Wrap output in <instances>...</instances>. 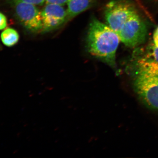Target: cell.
Wrapping results in <instances>:
<instances>
[{
    "instance_id": "obj_12",
    "label": "cell",
    "mask_w": 158,
    "mask_h": 158,
    "mask_svg": "<svg viewBox=\"0 0 158 158\" xmlns=\"http://www.w3.org/2000/svg\"><path fill=\"white\" fill-rule=\"evenodd\" d=\"M7 24V18L4 14L0 12V30L6 28Z\"/></svg>"
},
{
    "instance_id": "obj_6",
    "label": "cell",
    "mask_w": 158,
    "mask_h": 158,
    "mask_svg": "<svg viewBox=\"0 0 158 158\" xmlns=\"http://www.w3.org/2000/svg\"><path fill=\"white\" fill-rule=\"evenodd\" d=\"M42 33L50 32L61 27L67 22V10L63 6L46 4L41 11Z\"/></svg>"
},
{
    "instance_id": "obj_4",
    "label": "cell",
    "mask_w": 158,
    "mask_h": 158,
    "mask_svg": "<svg viewBox=\"0 0 158 158\" xmlns=\"http://www.w3.org/2000/svg\"><path fill=\"white\" fill-rule=\"evenodd\" d=\"M147 34L146 26L137 13L128 20L118 33L120 41L131 48L142 44Z\"/></svg>"
},
{
    "instance_id": "obj_14",
    "label": "cell",
    "mask_w": 158,
    "mask_h": 158,
    "mask_svg": "<svg viewBox=\"0 0 158 158\" xmlns=\"http://www.w3.org/2000/svg\"><path fill=\"white\" fill-rule=\"evenodd\" d=\"M136 1H138V2L140 3V2H139V0H136Z\"/></svg>"
},
{
    "instance_id": "obj_9",
    "label": "cell",
    "mask_w": 158,
    "mask_h": 158,
    "mask_svg": "<svg viewBox=\"0 0 158 158\" xmlns=\"http://www.w3.org/2000/svg\"><path fill=\"white\" fill-rule=\"evenodd\" d=\"M134 56L142 57L158 63V48L153 42L148 46L144 51H137Z\"/></svg>"
},
{
    "instance_id": "obj_5",
    "label": "cell",
    "mask_w": 158,
    "mask_h": 158,
    "mask_svg": "<svg viewBox=\"0 0 158 158\" xmlns=\"http://www.w3.org/2000/svg\"><path fill=\"white\" fill-rule=\"evenodd\" d=\"M13 2L15 15L22 25L32 33L41 32L42 16L37 6L19 1Z\"/></svg>"
},
{
    "instance_id": "obj_10",
    "label": "cell",
    "mask_w": 158,
    "mask_h": 158,
    "mask_svg": "<svg viewBox=\"0 0 158 158\" xmlns=\"http://www.w3.org/2000/svg\"><path fill=\"white\" fill-rule=\"evenodd\" d=\"M13 1H19L30 4H33L35 6H42L45 0H13Z\"/></svg>"
},
{
    "instance_id": "obj_13",
    "label": "cell",
    "mask_w": 158,
    "mask_h": 158,
    "mask_svg": "<svg viewBox=\"0 0 158 158\" xmlns=\"http://www.w3.org/2000/svg\"><path fill=\"white\" fill-rule=\"evenodd\" d=\"M153 43L158 48V27L155 31L153 37Z\"/></svg>"
},
{
    "instance_id": "obj_2",
    "label": "cell",
    "mask_w": 158,
    "mask_h": 158,
    "mask_svg": "<svg viewBox=\"0 0 158 158\" xmlns=\"http://www.w3.org/2000/svg\"><path fill=\"white\" fill-rule=\"evenodd\" d=\"M120 40L107 25L93 18L86 37V48L91 56L113 68L116 67V52Z\"/></svg>"
},
{
    "instance_id": "obj_11",
    "label": "cell",
    "mask_w": 158,
    "mask_h": 158,
    "mask_svg": "<svg viewBox=\"0 0 158 158\" xmlns=\"http://www.w3.org/2000/svg\"><path fill=\"white\" fill-rule=\"evenodd\" d=\"M69 0H45L46 4H53L63 6L67 4Z\"/></svg>"
},
{
    "instance_id": "obj_3",
    "label": "cell",
    "mask_w": 158,
    "mask_h": 158,
    "mask_svg": "<svg viewBox=\"0 0 158 158\" xmlns=\"http://www.w3.org/2000/svg\"><path fill=\"white\" fill-rule=\"evenodd\" d=\"M137 11L134 6L125 0H114L106 6L105 18L107 25L118 33L126 22Z\"/></svg>"
},
{
    "instance_id": "obj_7",
    "label": "cell",
    "mask_w": 158,
    "mask_h": 158,
    "mask_svg": "<svg viewBox=\"0 0 158 158\" xmlns=\"http://www.w3.org/2000/svg\"><path fill=\"white\" fill-rule=\"evenodd\" d=\"M94 0H69L67 5V21L88 10L93 4Z\"/></svg>"
},
{
    "instance_id": "obj_8",
    "label": "cell",
    "mask_w": 158,
    "mask_h": 158,
    "mask_svg": "<svg viewBox=\"0 0 158 158\" xmlns=\"http://www.w3.org/2000/svg\"><path fill=\"white\" fill-rule=\"evenodd\" d=\"M1 40L3 44L6 46H13L18 42L19 35L14 29L8 28L1 34Z\"/></svg>"
},
{
    "instance_id": "obj_1",
    "label": "cell",
    "mask_w": 158,
    "mask_h": 158,
    "mask_svg": "<svg viewBox=\"0 0 158 158\" xmlns=\"http://www.w3.org/2000/svg\"><path fill=\"white\" fill-rule=\"evenodd\" d=\"M134 56L129 67L134 89L144 104L158 111V63Z\"/></svg>"
}]
</instances>
